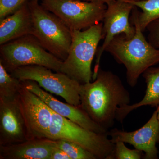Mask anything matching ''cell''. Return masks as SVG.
<instances>
[{"instance_id":"obj_16","label":"cell","mask_w":159,"mask_h":159,"mask_svg":"<svg viewBox=\"0 0 159 159\" xmlns=\"http://www.w3.org/2000/svg\"><path fill=\"white\" fill-rule=\"evenodd\" d=\"M145 80L146 89L145 96L140 102L130 105L119 107L116 114V120L122 123L132 111L145 106L157 107L159 106V67L147 69L142 74Z\"/></svg>"},{"instance_id":"obj_8","label":"cell","mask_w":159,"mask_h":159,"mask_svg":"<svg viewBox=\"0 0 159 159\" xmlns=\"http://www.w3.org/2000/svg\"><path fill=\"white\" fill-rule=\"evenodd\" d=\"M51 70L43 66L31 65L20 67L9 73L21 81H35L47 92L62 97L67 103L80 105L81 84L66 74Z\"/></svg>"},{"instance_id":"obj_19","label":"cell","mask_w":159,"mask_h":159,"mask_svg":"<svg viewBox=\"0 0 159 159\" xmlns=\"http://www.w3.org/2000/svg\"><path fill=\"white\" fill-rule=\"evenodd\" d=\"M54 140L56 146L64 151L71 159H97L93 153L78 144L66 139Z\"/></svg>"},{"instance_id":"obj_14","label":"cell","mask_w":159,"mask_h":159,"mask_svg":"<svg viewBox=\"0 0 159 159\" xmlns=\"http://www.w3.org/2000/svg\"><path fill=\"white\" fill-rule=\"evenodd\" d=\"M56 146L54 140L34 139L8 145H0V159H50Z\"/></svg>"},{"instance_id":"obj_1","label":"cell","mask_w":159,"mask_h":159,"mask_svg":"<svg viewBox=\"0 0 159 159\" xmlns=\"http://www.w3.org/2000/svg\"><path fill=\"white\" fill-rule=\"evenodd\" d=\"M80 106L91 119L108 131L119 107L128 105L130 94L117 75L99 68L93 82L80 84Z\"/></svg>"},{"instance_id":"obj_18","label":"cell","mask_w":159,"mask_h":159,"mask_svg":"<svg viewBox=\"0 0 159 159\" xmlns=\"http://www.w3.org/2000/svg\"><path fill=\"white\" fill-rule=\"evenodd\" d=\"M22 86V81L12 76L0 61V98L16 97Z\"/></svg>"},{"instance_id":"obj_4","label":"cell","mask_w":159,"mask_h":159,"mask_svg":"<svg viewBox=\"0 0 159 159\" xmlns=\"http://www.w3.org/2000/svg\"><path fill=\"white\" fill-rule=\"evenodd\" d=\"M32 22L31 35L51 54L64 61L72 41L71 31L56 15L39 5L38 0L28 2Z\"/></svg>"},{"instance_id":"obj_3","label":"cell","mask_w":159,"mask_h":159,"mask_svg":"<svg viewBox=\"0 0 159 159\" xmlns=\"http://www.w3.org/2000/svg\"><path fill=\"white\" fill-rule=\"evenodd\" d=\"M102 25L101 22L84 31H71L70 47L67 57L63 61L61 73L80 84L91 82L93 76L92 62L98 44L104 39Z\"/></svg>"},{"instance_id":"obj_21","label":"cell","mask_w":159,"mask_h":159,"mask_svg":"<svg viewBox=\"0 0 159 159\" xmlns=\"http://www.w3.org/2000/svg\"><path fill=\"white\" fill-rule=\"evenodd\" d=\"M28 0H0V20L14 13Z\"/></svg>"},{"instance_id":"obj_15","label":"cell","mask_w":159,"mask_h":159,"mask_svg":"<svg viewBox=\"0 0 159 159\" xmlns=\"http://www.w3.org/2000/svg\"><path fill=\"white\" fill-rule=\"evenodd\" d=\"M32 18L27 1L14 13L0 20V45L32 34Z\"/></svg>"},{"instance_id":"obj_24","label":"cell","mask_w":159,"mask_h":159,"mask_svg":"<svg viewBox=\"0 0 159 159\" xmlns=\"http://www.w3.org/2000/svg\"><path fill=\"white\" fill-rule=\"evenodd\" d=\"M81 1H86V2H100L103 3L106 5H107L109 3L115 0H81Z\"/></svg>"},{"instance_id":"obj_11","label":"cell","mask_w":159,"mask_h":159,"mask_svg":"<svg viewBox=\"0 0 159 159\" xmlns=\"http://www.w3.org/2000/svg\"><path fill=\"white\" fill-rule=\"evenodd\" d=\"M157 111V108L148 122L139 129L127 132L115 128L108 131L107 135L111 137V141L114 144L121 141L144 152V159H158L156 144L159 143V122Z\"/></svg>"},{"instance_id":"obj_20","label":"cell","mask_w":159,"mask_h":159,"mask_svg":"<svg viewBox=\"0 0 159 159\" xmlns=\"http://www.w3.org/2000/svg\"><path fill=\"white\" fill-rule=\"evenodd\" d=\"M113 159H141L144 157L143 152L136 148L129 149L124 142L118 141L115 143Z\"/></svg>"},{"instance_id":"obj_10","label":"cell","mask_w":159,"mask_h":159,"mask_svg":"<svg viewBox=\"0 0 159 159\" xmlns=\"http://www.w3.org/2000/svg\"><path fill=\"white\" fill-rule=\"evenodd\" d=\"M18 99L25 122L29 140L48 139L52 110L42 99L23 84L18 94Z\"/></svg>"},{"instance_id":"obj_17","label":"cell","mask_w":159,"mask_h":159,"mask_svg":"<svg viewBox=\"0 0 159 159\" xmlns=\"http://www.w3.org/2000/svg\"><path fill=\"white\" fill-rule=\"evenodd\" d=\"M124 1L142 10V12L139 11L138 20L142 31H145L151 23L159 19V0H143L139 2Z\"/></svg>"},{"instance_id":"obj_2","label":"cell","mask_w":159,"mask_h":159,"mask_svg":"<svg viewBox=\"0 0 159 159\" xmlns=\"http://www.w3.org/2000/svg\"><path fill=\"white\" fill-rule=\"evenodd\" d=\"M135 6L132 12L131 22L135 27V34L130 39L123 34L116 35L106 49L115 59L126 69L127 83L135 86L140 75L147 69L159 63V49L146 40L138 22L139 11Z\"/></svg>"},{"instance_id":"obj_13","label":"cell","mask_w":159,"mask_h":159,"mask_svg":"<svg viewBox=\"0 0 159 159\" xmlns=\"http://www.w3.org/2000/svg\"><path fill=\"white\" fill-rule=\"evenodd\" d=\"M24 86L37 95L51 110L71 120L86 129L99 134H107L108 131L94 122L80 105L75 106L60 101L44 90L37 83L31 80H23Z\"/></svg>"},{"instance_id":"obj_12","label":"cell","mask_w":159,"mask_h":159,"mask_svg":"<svg viewBox=\"0 0 159 159\" xmlns=\"http://www.w3.org/2000/svg\"><path fill=\"white\" fill-rule=\"evenodd\" d=\"M28 140L18 95L13 98H0V145L16 144Z\"/></svg>"},{"instance_id":"obj_9","label":"cell","mask_w":159,"mask_h":159,"mask_svg":"<svg viewBox=\"0 0 159 159\" xmlns=\"http://www.w3.org/2000/svg\"><path fill=\"white\" fill-rule=\"evenodd\" d=\"M103 21L102 33L104 41L97 49L96 61L93 78L95 79L99 67L102 53L112 40L116 35L123 34L127 39L132 38L135 34V26L129 22V16L135 6L124 0H115L107 5Z\"/></svg>"},{"instance_id":"obj_5","label":"cell","mask_w":159,"mask_h":159,"mask_svg":"<svg viewBox=\"0 0 159 159\" xmlns=\"http://www.w3.org/2000/svg\"><path fill=\"white\" fill-rule=\"evenodd\" d=\"M2 62L10 73L24 66H43L60 72L63 61L46 50L34 36L25 35L1 45Z\"/></svg>"},{"instance_id":"obj_23","label":"cell","mask_w":159,"mask_h":159,"mask_svg":"<svg viewBox=\"0 0 159 159\" xmlns=\"http://www.w3.org/2000/svg\"><path fill=\"white\" fill-rule=\"evenodd\" d=\"M50 159H71L64 151L55 146L51 152Z\"/></svg>"},{"instance_id":"obj_6","label":"cell","mask_w":159,"mask_h":159,"mask_svg":"<svg viewBox=\"0 0 159 159\" xmlns=\"http://www.w3.org/2000/svg\"><path fill=\"white\" fill-rule=\"evenodd\" d=\"M48 139H63L78 144L98 159H113L115 144L107 134H99L83 128L52 111Z\"/></svg>"},{"instance_id":"obj_26","label":"cell","mask_w":159,"mask_h":159,"mask_svg":"<svg viewBox=\"0 0 159 159\" xmlns=\"http://www.w3.org/2000/svg\"><path fill=\"white\" fill-rule=\"evenodd\" d=\"M129 1H134V2H139V1H143V0H126Z\"/></svg>"},{"instance_id":"obj_22","label":"cell","mask_w":159,"mask_h":159,"mask_svg":"<svg viewBox=\"0 0 159 159\" xmlns=\"http://www.w3.org/2000/svg\"><path fill=\"white\" fill-rule=\"evenodd\" d=\"M146 29L149 32L148 41L154 47L159 49V19L151 23Z\"/></svg>"},{"instance_id":"obj_7","label":"cell","mask_w":159,"mask_h":159,"mask_svg":"<svg viewBox=\"0 0 159 159\" xmlns=\"http://www.w3.org/2000/svg\"><path fill=\"white\" fill-rule=\"evenodd\" d=\"M41 5L71 31L85 30L102 22L107 7L103 3L81 0H43Z\"/></svg>"},{"instance_id":"obj_25","label":"cell","mask_w":159,"mask_h":159,"mask_svg":"<svg viewBox=\"0 0 159 159\" xmlns=\"http://www.w3.org/2000/svg\"><path fill=\"white\" fill-rule=\"evenodd\" d=\"M157 119L158 120V122H159V106L157 107Z\"/></svg>"}]
</instances>
